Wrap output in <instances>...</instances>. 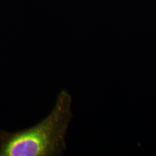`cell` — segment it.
Segmentation results:
<instances>
[{"mask_svg":"<svg viewBox=\"0 0 156 156\" xmlns=\"http://www.w3.org/2000/svg\"><path fill=\"white\" fill-rule=\"evenodd\" d=\"M71 104V95L62 90L53 110L38 124L15 132L0 130V156L61 155L73 117Z\"/></svg>","mask_w":156,"mask_h":156,"instance_id":"cell-1","label":"cell"}]
</instances>
